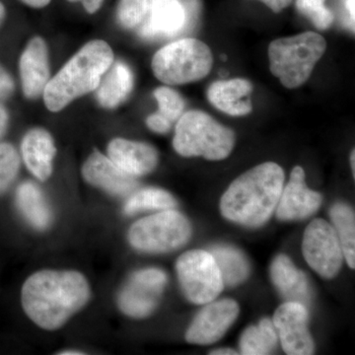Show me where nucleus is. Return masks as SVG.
<instances>
[{
	"mask_svg": "<svg viewBox=\"0 0 355 355\" xmlns=\"http://www.w3.org/2000/svg\"><path fill=\"white\" fill-rule=\"evenodd\" d=\"M113 62V50L107 42L94 40L84 44L44 88L46 109L57 113L95 91Z\"/></svg>",
	"mask_w": 355,
	"mask_h": 355,
	"instance_id": "3",
	"label": "nucleus"
},
{
	"mask_svg": "<svg viewBox=\"0 0 355 355\" xmlns=\"http://www.w3.org/2000/svg\"><path fill=\"white\" fill-rule=\"evenodd\" d=\"M284 180V169L277 163L252 168L233 181L222 196V216L247 227L263 225L277 209Z\"/></svg>",
	"mask_w": 355,
	"mask_h": 355,
	"instance_id": "2",
	"label": "nucleus"
},
{
	"mask_svg": "<svg viewBox=\"0 0 355 355\" xmlns=\"http://www.w3.org/2000/svg\"><path fill=\"white\" fill-rule=\"evenodd\" d=\"M345 11L349 16V24L350 29L354 32V14H355V0H343Z\"/></svg>",
	"mask_w": 355,
	"mask_h": 355,
	"instance_id": "36",
	"label": "nucleus"
},
{
	"mask_svg": "<svg viewBox=\"0 0 355 355\" xmlns=\"http://www.w3.org/2000/svg\"><path fill=\"white\" fill-rule=\"evenodd\" d=\"M326 50V40L315 32L275 40L268 46L270 72L284 87H300L310 78Z\"/></svg>",
	"mask_w": 355,
	"mask_h": 355,
	"instance_id": "5",
	"label": "nucleus"
},
{
	"mask_svg": "<svg viewBox=\"0 0 355 355\" xmlns=\"http://www.w3.org/2000/svg\"><path fill=\"white\" fill-rule=\"evenodd\" d=\"M187 21L188 12L181 0H149L139 35L146 39L171 38L183 31Z\"/></svg>",
	"mask_w": 355,
	"mask_h": 355,
	"instance_id": "15",
	"label": "nucleus"
},
{
	"mask_svg": "<svg viewBox=\"0 0 355 355\" xmlns=\"http://www.w3.org/2000/svg\"><path fill=\"white\" fill-rule=\"evenodd\" d=\"M16 202L21 214L35 228L44 230L50 226L53 214L43 191L36 184H21L16 191Z\"/></svg>",
	"mask_w": 355,
	"mask_h": 355,
	"instance_id": "22",
	"label": "nucleus"
},
{
	"mask_svg": "<svg viewBox=\"0 0 355 355\" xmlns=\"http://www.w3.org/2000/svg\"><path fill=\"white\" fill-rule=\"evenodd\" d=\"M176 270L184 296L193 304L212 302L223 291L220 272L209 252H186L178 259Z\"/></svg>",
	"mask_w": 355,
	"mask_h": 355,
	"instance_id": "8",
	"label": "nucleus"
},
{
	"mask_svg": "<svg viewBox=\"0 0 355 355\" xmlns=\"http://www.w3.org/2000/svg\"><path fill=\"white\" fill-rule=\"evenodd\" d=\"M234 146V132L205 112L188 111L178 120L173 147L183 157L223 160L230 155Z\"/></svg>",
	"mask_w": 355,
	"mask_h": 355,
	"instance_id": "4",
	"label": "nucleus"
},
{
	"mask_svg": "<svg viewBox=\"0 0 355 355\" xmlns=\"http://www.w3.org/2000/svg\"><path fill=\"white\" fill-rule=\"evenodd\" d=\"M253 85L243 78L229 79L214 83L207 90V99L219 111L232 116H247L253 107L248 96Z\"/></svg>",
	"mask_w": 355,
	"mask_h": 355,
	"instance_id": "19",
	"label": "nucleus"
},
{
	"mask_svg": "<svg viewBox=\"0 0 355 355\" xmlns=\"http://www.w3.org/2000/svg\"><path fill=\"white\" fill-rule=\"evenodd\" d=\"M20 170V156L8 142H0V195L13 184Z\"/></svg>",
	"mask_w": 355,
	"mask_h": 355,
	"instance_id": "27",
	"label": "nucleus"
},
{
	"mask_svg": "<svg viewBox=\"0 0 355 355\" xmlns=\"http://www.w3.org/2000/svg\"><path fill=\"white\" fill-rule=\"evenodd\" d=\"M6 8L4 6V4L0 1V27L3 24L4 20H6Z\"/></svg>",
	"mask_w": 355,
	"mask_h": 355,
	"instance_id": "39",
	"label": "nucleus"
},
{
	"mask_svg": "<svg viewBox=\"0 0 355 355\" xmlns=\"http://www.w3.org/2000/svg\"><path fill=\"white\" fill-rule=\"evenodd\" d=\"M58 354H60V355H76V354H84V352H80V350L67 349V350H64V352H58Z\"/></svg>",
	"mask_w": 355,
	"mask_h": 355,
	"instance_id": "40",
	"label": "nucleus"
},
{
	"mask_svg": "<svg viewBox=\"0 0 355 355\" xmlns=\"http://www.w3.org/2000/svg\"><path fill=\"white\" fill-rule=\"evenodd\" d=\"M167 284V275L158 268H146L133 273L119 295L118 304L128 317L142 319L157 307Z\"/></svg>",
	"mask_w": 355,
	"mask_h": 355,
	"instance_id": "10",
	"label": "nucleus"
},
{
	"mask_svg": "<svg viewBox=\"0 0 355 355\" xmlns=\"http://www.w3.org/2000/svg\"><path fill=\"white\" fill-rule=\"evenodd\" d=\"M355 151L352 150V154H350V165H352V173H354V176L355 175Z\"/></svg>",
	"mask_w": 355,
	"mask_h": 355,
	"instance_id": "41",
	"label": "nucleus"
},
{
	"mask_svg": "<svg viewBox=\"0 0 355 355\" xmlns=\"http://www.w3.org/2000/svg\"><path fill=\"white\" fill-rule=\"evenodd\" d=\"M154 97L158 103L159 113L174 123L184 114V103L182 96L169 87H159L154 91Z\"/></svg>",
	"mask_w": 355,
	"mask_h": 355,
	"instance_id": "30",
	"label": "nucleus"
},
{
	"mask_svg": "<svg viewBox=\"0 0 355 355\" xmlns=\"http://www.w3.org/2000/svg\"><path fill=\"white\" fill-rule=\"evenodd\" d=\"M210 254L216 261L224 286H236L247 279L249 263L241 252L232 247L216 246Z\"/></svg>",
	"mask_w": 355,
	"mask_h": 355,
	"instance_id": "23",
	"label": "nucleus"
},
{
	"mask_svg": "<svg viewBox=\"0 0 355 355\" xmlns=\"http://www.w3.org/2000/svg\"><path fill=\"white\" fill-rule=\"evenodd\" d=\"M277 333L270 319L245 330L240 338V352L244 355L272 354L277 349Z\"/></svg>",
	"mask_w": 355,
	"mask_h": 355,
	"instance_id": "25",
	"label": "nucleus"
},
{
	"mask_svg": "<svg viewBox=\"0 0 355 355\" xmlns=\"http://www.w3.org/2000/svg\"><path fill=\"white\" fill-rule=\"evenodd\" d=\"M307 307L297 302H286L275 311L272 323L282 349L289 355L314 354V340L308 329Z\"/></svg>",
	"mask_w": 355,
	"mask_h": 355,
	"instance_id": "11",
	"label": "nucleus"
},
{
	"mask_svg": "<svg viewBox=\"0 0 355 355\" xmlns=\"http://www.w3.org/2000/svg\"><path fill=\"white\" fill-rule=\"evenodd\" d=\"M19 72L26 98L37 99L43 94L51 70L48 46L41 37H34L26 46L19 60Z\"/></svg>",
	"mask_w": 355,
	"mask_h": 355,
	"instance_id": "14",
	"label": "nucleus"
},
{
	"mask_svg": "<svg viewBox=\"0 0 355 355\" xmlns=\"http://www.w3.org/2000/svg\"><path fill=\"white\" fill-rule=\"evenodd\" d=\"M330 216L342 245L343 254L350 268H355V216L352 207L338 202L330 209Z\"/></svg>",
	"mask_w": 355,
	"mask_h": 355,
	"instance_id": "24",
	"label": "nucleus"
},
{
	"mask_svg": "<svg viewBox=\"0 0 355 355\" xmlns=\"http://www.w3.org/2000/svg\"><path fill=\"white\" fill-rule=\"evenodd\" d=\"M149 0H120L116 8V19L125 29L140 27L148 11Z\"/></svg>",
	"mask_w": 355,
	"mask_h": 355,
	"instance_id": "28",
	"label": "nucleus"
},
{
	"mask_svg": "<svg viewBox=\"0 0 355 355\" xmlns=\"http://www.w3.org/2000/svg\"><path fill=\"white\" fill-rule=\"evenodd\" d=\"M326 0H296L299 12L307 17L318 30L329 29L335 20L330 9L324 6Z\"/></svg>",
	"mask_w": 355,
	"mask_h": 355,
	"instance_id": "29",
	"label": "nucleus"
},
{
	"mask_svg": "<svg viewBox=\"0 0 355 355\" xmlns=\"http://www.w3.org/2000/svg\"><path fill=\"white\" fill-rule=\"evenodd\" d=\"M90 297L88 280L77 270H40L26 279L21 291L26 315L46 331L62 328Z\"/></svg>",
	"mask_w": 355,
	"mask_h": 355,
	"instance_id": "1",
	"label": "nucleus"
},
{
	"mask_svg": "<svg viewBox=\"0 0 355 355\" xmlns=\"http://www.w3.org/2000/svg\"><path fill=\"white\" fill-rule=\"evenodd\" d=\"M302 253L308 265L324 279H334L342 268V245L335 228L324 219H314L306 228Z\"/></svg>",
	"mask_w": 355,
	"mask_h": 355,
	"instance_id": "9",
	"label": "nucleus"
},
{
	"mask_svg": "<svg viewBox=\"0 0 355 355\" xmlns=\"http://www.w3.org/2000/svg\"><path fill=\"white\" fill-rule=\"evenodd\" d=\"M270 279L287 302H297L307 307L311 302L309 282L286 254H279L270 266Z\"/></svg>",
	"mask_w": 355,
	"mask_h": 355,
	"instance_id": "20",
	"label": "nucleus"
},
{
	"mask_svg": "<svg viewBox=\"0 0 355 355\" xmlns=\"http://www.w3.org/2000/svg\"><path fill=\"white\" fill-rule=\"evenodd\" d=\"M69 2H83L84 8L89 14H94L101 8L104 0H67Z\"/></svg>",
	"mask_w": 355,
	"mask_h": 355,
	"instance_id": "35",
	"label": "nucleus"
},
{
	"mask_svg": "<svg viewBox=\"0 0 355 355\" xmlns=\"http://www.w3.org/2000/svg\"><path fill=\"white\" fill-rule=\"evenodd\" d=\"M211 355H229V354H237V352L235 350L230 349H220L214 350V352H210Z\"/></svg>",
	"mask_w": 355,
	"mask_h": 355,
	"instance_id": "38",
	"label": "nucleus"
},
{
	"mask_svg": "<svg viewBox=\"0 0 355 355\" xmlns=\"http://www.w3.org/2000/svg\"><path fill=\"white\" fill-rule=\"evenodd\" d=\"M172 121L168 120L162 114L155 113L150 114L146 119L147 127L154 132L166 133L169 132L172 128Z\"/></svg>",
	"mask_w": 355,
	"mask_h": 355,
	"instance_id": "32",
	"label": "nucleus"
},
{
	"mask_svg": "<svg viewBox=\"0 0 355 355\" xmlns=\"http://www.w3.org/2000/svg\"><path fill=\"white\" fill-rule=\"evenodd\" d=\"M108 157L123 171L135 178L154 171L159 160L154 147L125 139H114L110 142Z\"/></svg>",
	"mask_w": 355,
	"mask_h": 355,
	"instance_id": "17",
	"label": "nucleus"
},
{
	"mask_svg": "<svg viewBox=\"0 0 355 355\" xmlns=\"http://www.w3.org/2000/svg\"><path fill=\"white\" fill-rule=\"evenodd\" d=\"M214 64L209 46L198 39L186 38L166 44L154 55L153 73L167 85L197 83L209 76Z\"/></svg>",
	"mask_w": 355,
	"mask_h": 355,
	"instance_id": "6",
	"label": "nucleus"
},
{
	"mask_svg": "<svg viewBox=\"0 0 355 355\" xmlns=\"http://www.w3.org/2000/svg\"><path fill=\"white\" fill-rule=\"evenodd\" d=\"M239 312V305L232 299L207 303L189 327L187 342L200 345L216 343L232 326Z\"/></svg>",
	"mask_w": 355,
	"mask_h": 355,
	"instance_id": "12",
	"label": "nucleus"
},
{
	"mask_svg": "<svg viewBox=\"0 0 355 355\" xmlns=\"http://www.w3.org/2000/svg\"><path fill=\"white\" fill-rule=\"evenodd\" d=\"M259 1L266 4L272 12L279 13L291 6L292 0H259Z\"/></svg>",
	"mask_w": 355,
	"mask_h": 355,
	"instance_id": "34",
	"label": "nucleus"
},
{
	"mask_svg": "<svg viewBox=\"0 0 355 355\" xmlns=\"http://www.w3.org/2000/svg\"><path fill=\"white\" fill-rule=\"evenodd\" d=\"M21 153L26 167L33 176L42 182L51 177L57 148L48 130L41 128L30 130L23 137Z\"/></svg>",
	"mask_w": 355,
	"mask_h": 355,
	"instance_id": "18",
	"label": "nucleus"
},
{
	"mask_svg": "<svg viewBox=\"0 0 355 355\" xmlns=\"http://www.w3.org/2000/svg\"><path fill=\"white\" fill-rule=\"evenodd\" d=\"M26 6L33 7V8H43L48 6L51 0H21Z\"/></svg>",
	"mask_w": 355,
	"mask_h": 355,
	"instance_id": "37",
	"label": "nucleus"
},
{
	"mask_svg": "<svg viewBox=\"0 0 355 355\" xmlns=\"http://www.w3.org/2000/svg\"><path fill=\"white\" fill-rule=\"evenodd\" d=\"M177 207L176 198L169 191L157 188H147L137 191L128 198L125 212L128 216L153 209H174Z\"/></svg>",
	"mask_w": 355,
	"mask_h": 355,
	"instance_id": "26",
	"label": "nucleus"
},
{
	"mask_svg": "<svg viewBox=\"0 0 355 355\" xmlns=\"http://www.w3.org/2000/svg\"><path fill=\"white\" fill-rule=\"evenodd\" d=\"M191 236L189 219L177 210L166 209L133 223L128 241L146 253H168L183 247Z\"/></svg>",
	"mask_w": 355,
	"mask_h": 355,
	"instance_id": "7",
	"label": "nucleus"
},
{
	"mask_svg": "<svg viewBox=\"0 0 355 355\" xmlns=\"http://www.w3.org/2000/svg\"><path fill=\"white\" fill-rule=\"evenodd\" d=\"M15 92V81L6 67L0 64V101L8 100Z\"/></svg>",
	"mask_w": 355,
	"mask_h": 355,
	"instance_id": "31",
	"label": "nucleus"
},
{
	"mask_svg": "<svg viewBox=\"0 0 355 355\" xmlns=\"http://www.w3.org/2000/svg\"><path fill=\"white\" fill-rule=\"evenodd\" d=\"M321 205L322 196L306 184L304 170L300 166L294 167L275 209L277 218L282 221L301 220L314 214Z\"/></svg>",
	"mask_w": 355,
	"mask_h": 355,
	"instance_id": "13",
	"label": "nucleus"
},
{
	"mask_svg": "<svg viewBox=\"0 0 355 355\" xmlns=\"http://www.w3.org/2000/svg\"><path fill=\"white\" fill-rule=\"evenodd\" d=\"M9 121H10V116H9L8 110L3 102L0 101V140L3 139L8 130Z\"/></svg>",
	"mask_w": 355,
	"mask_h": 355,
	"instance_id": "33",
	"label": "nucleus"
},
{
	"mask_svg": "<svg viewBox=\"0 0 355 355\" xmlns=\"http://www.w3.org/2000/svg\"><path fill=\"white\" fill-rule=\"evenodd\" d=\"M83 176L88 184L111 195L123 197L137 186L135 177L120 169L109 157L95 150L83 166Z\"/></svg>",
	"mask_w": 355,
	"mask_h": 355,
	"instance_id": "16",
	"label": "nucleus"
},
{
	"mask_svg": "<svg viewBox=\"0 0 355 355\" xmlns=\"http://www.w3.org/2000/svg\"><path fill=\"white\" fill-rule=\"evenodd\" d=\"M135 84V77L130 67L125 62H114L102 77L96 88V99L100 106L114 109L128 99Z\"/></svg>",
	"mask_w": 355,
	"mask_h": 355,
	"instance_id": "21",
	"label": "nucleus"
}]
</instances>
